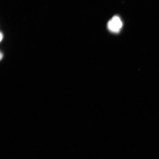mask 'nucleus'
I'll use <instances>...</instances> for the list:
<instances>
[{
	"mask_svg": "<svg viewBox=\"0 0 159 159\" xmlns=\"http://www.w3.org/2000/svg\"><path fill=\"white\" fill-rule=\"evenodd\" d=\"M3 54H2V53H1V60L2 59V57H3Z\"/></svg>",
	"mask_w": 159,
	"mask_h": 159,
	"instance_id": "7ed1b4c3",
	"label": "nucleus"
},
{
	"mask_svg": "<svg viewBox=\"0 0 159 159\" xmlns=\"http://www.w3.org/2000/svg\"><path fill=\"white\" fill-rule=\"evenodd\" d=\"M3 37V35L2 33H1V40H0V41H1V42L2 41V40Z\"/></svg>",
	"mask_w": 159,
	"mask_h": 159,
	"instance_id": "f03ea898",
	"label": "nucleus"
},
{
	"mask_svg": "<svg viewBox=\"0 0 159 159\" xmlns=\"http://www.w3.org/2000/svg\"><path fill=\"white\" fill-rule=\"evenodd\" d=\"M123 26V23L120 17L115 16L108 21L107 27L109 30L112 33H118Z\"/></svg>",
	"mask_w": 159,
	"mask_h": 159,
	"instance_id": "f257e3e1",
	"label": "nucleus"
}]
</instances>
